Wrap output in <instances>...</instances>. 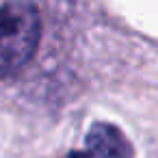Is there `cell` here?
<instances>
[{"mask_svg": "<svg viewBox=\"0 0 158 158\" xmlns=\"http://www.w3.org/2000/svg\"><path fill=\"white\" fill-rule=\"evenodd\" d=\"M87 149L93 158H132V145L119 128L98 121L87 132Z\"/></svg>", "mask_w": 158, "mask_h": 158, "instance_id": "cell-2", "label": "cell"}, {"mask_svg": "<svg viewBox=\"0 0 158 158\" xmlns=\"http://www.w3.org/2000/svg\"><path fill=\"white\" fill-rule=\"evenodd\" d=\"M65 158H93L89 152H69Z\"/></svg>", "mask_w": 158, "mask_h": 158, "instance_id": "cell-3", "label": "cell"}, {"mask_svg": "<svg viewBox=\"0 0 158 158\" xmlns=\"http://www.w3.org/2000/svg\"><path fill=\"white\" fill-rule=\"evenodd\" d=\"M41 37V18L31 0H13L0 9V78L24 67Z\"/></svg>", "mask_w": 158, "mask_h": 158, "instance_id": "cell-1", "label": "cell"}]
</instances>
